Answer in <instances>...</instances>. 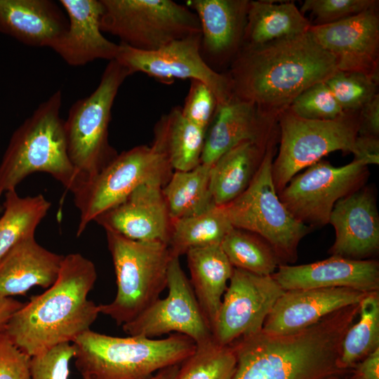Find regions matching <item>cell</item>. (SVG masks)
Listing matches in <instances>:
<instances>
[{
	"label": "cell",
	"mask_w": 379,
	"mask_h": 379,
	"mask_svg": "<svg viewBox=\"0 0 379 379\" xmlns=\"http://www.w3.org/2000/svg\"><path fill=\"white\" fill-rule=\"evenodd\" d=\"M64 256L40 245L34 234L24 237L0 260V297L25 295L34 286L48 288Z\"/></svg>",
	"instance_id": "obj_24"
},
{
	"label": "cell",
	"mask_w": 379,
	"mask_h": 379,
	"mask_svg": "<svg viewBox=\"0 0 379 379\" xmlns=\"http://www.w3.org/2000/svg\"><path fill=\"white\" fill-rule=\"evenodd\" d=\"M186 255L190 282L212 330L234 267L220 245L192 248Z\"/></svg>",
	"instance_id": "obj_27"
},
{
	"label": "cell",
	"mask_w": 379,
	"mask_h": 379,
	"mask_svg": "<svg viewBox=\"0 0 379 379\" xmlns=\"http://www.w3.org/2000/svg\"><path fill=\"white\" fill-rule=\"evenodd\" d=\"M288 109L299 117L311 120H332L347 112L342 109L325 82L305 90Z\"/></svg>",
	"instance_id": "obj_37"
},
{
	"label": "cell",
	"mask_w": 379,
	"mask_h": 379,
	"mask_svg": "<svg viewBox=\"0 0 379 379\" xmlns=\"http://www.w3.org/2000/svg\"><path fill=\"white\" fill-rule=\"evenodd\" d=\"M162 187L154 183L142 185L121 203L96 217L94 221L105 231L131 240L160 241L168 245L173 220Z\"/></svg>",
	"instance_id": "obj_18"
},
{
	"label": "cell",
	"mask_w": 379,
	"mask_h": 379,
	"mask_svg": "<svg viewBox=\"0 0 379 379\" xmlns=\"http://www.w3.org/2000/svg\"><path fill=\"white\" fill-rule=\"evenodd\" d=\"M377 8L340 21L312 25L310 32L337 62L338 71L359 72L379 81V15Z\"/></svg>",
	"instance_id": "obj_16"
},
{
	"label": "cell",
	"mask_w": 379,
	"mask_h": 379,
	"mask_svg": "<svg viewBox=\"0 0 379 379\" xmlns=\"http://www.w3.org/2000/svg\"><path fill=\"white\" fill-rule=\"evenodd\" d=\"M311 26L292 1H249L244 46L261 45L300 35Z\"/></svg>",
	"instance_id": "obj_29"
},
{
	"label": "cell",
	"mask_w": 379,
	"mask_h": 379,
	"mask_svg": "<svg viewBox=\"0 0 379 379\" xmlns=\"http://www.w3.org/2000/svg\"><path fill=\"white\" fill-rule=\"evenodd\" d=\"M277 135L269 142L248 188L224 207L234 227L259 235L272 246L281 264H288L296 261L298 245L311 227L291 213L276 190L272 166Z\"/></svg>",
	"instance_id": "obj_8"
},
{
	"label": "cell",
	"mask_w": 379,
	"mask_h": 379,
	"mask_svg": "<svg viewBox=\"0 0 379 379\" xmlns=\"http://www.w3.org/2000/svg\"><path fill=\"white\" fill-rule=\"evenodd\" d=\"M173 169L166 155L154 144L141 145L118 154L91 179L72 192L79 211L77 236L96 217L124 201L142 185L164 186Z\"/></svg>",
	"instance_id": "obj_9"
},
{
	"label": "cell",
	"mask_w": 379,
	"mask_h": 379,
	"mask_svg": "<svg viewBox=\"0 0 379 379\" xmlns=\"http://www.w3.org/2000/svg\"><path fill=\"white\" fill-rule=\"evenodd\" d=\"M74 347L67 343L31 357L30 379H68Z\"/></svg>",
	"instance_id": "obj_40"
},
{
	"label": "cell",
	"mask_w": 379,
	"mask_h": 379,
	"mask_svg": "<svg viewBox=\"0 0 379 379\" xmlns=\"http://www.w3.org/2000/svg\"><path fill=\"white\" fill-rule=\"evenodd\" d=\"M346 112H357L378 93V81L359 72L338 71L325 81Z\"/></svg>",
	"instance_id": "obj_36"
},
{
	"label": "cell",
	"mask_w": 379,
	"mask_h": 379,
	"mask_svg": "<svg viewBox=\"0 0 379 379\" xmlns=\"http://www.w3.org/2000/svg\"><path fill=\"white\" fill-rule=\"evenodd\" d=\"M72 343L74 366L82 379H149L156 371L180 364L197 348L192 339L178 333L154 339L112 336L91 329Z\"/></svg>",
	"instance_id": "obj_4"
},
{
	"label": "cell",
	"mask_w": 379,
	"mask_h": 379,
	"mask_svg": "<svg viewBox=\"0 0 379 379\" xmlns=\"http://www.w3.org/2000/svg\"><path fill=\"white\" fill-rule=\"evenodd\" d=\"M366 293L344 287L284 291L265 319L262 331L272 335L298 332L333 312L359 303Z\"/></svg>",
	"instance_id": "obj_20"
},
{
	"label": "cell",
	"mask_w": 379,
	"mask_h": 379,
	"mask_svg": "<svg viewBox=\"0 0 379 379\" xmlns=\"http://www.w3.org/2000/svg\"><path fill=\"white\" fill-rule=\"evenodd\" d=\"M59 4L67 13L68 27L53 51L73 67L116 58L119 44L107 39L100 28L104 10L101 0H60Z\"/></svg>",
	"instance_id": "obj_23"
},
{
	"label": "cell",
	"mask_w": 379,
	"mask_h": 379,
	"mask_svg": "<svg viewBox=\"0 0 379 379\" xmlns=\"http://www.w3.org/2000/svg\"><path fill=\"white\" fill-rule=\"evenodd\" d=\"M236 367L232 347L220 345L213 340L197 345L180 364L177 379H232Z\"/></svg>",
	"instance_id": "obj_35"
},
{
	"label": "cell",
	"mask_w": 379,
	"mask_h": 379,
	"mask_svg": "<svg viewBox=\"0 0 379 379\" xmlns=\"http://www.w3.org/2000/svg\"><path fill=\"white\" fill-rule=\"evenodd\" d=\"M280 145L272 170L277 193L302 169L335 151L353 154L358 135L359 111L332 120L298 117L288 108L277 119Z\"/></svg>",
	"instance_id": "obj_10"
},
{
	"label": "cell",
	"mask_w": 379,
	"mask_h": 379,
	"mask_svg": "<svg viewBox=\"0 0 379 379\" xmlns=\"http://www.w3.org/2000/svg\"><path fill=\"white\" fill-rule=\"evenodd\" d=\"M368 175V166L353 159L336 167L324 160L296 174L278 193L291 213L310 226L328 223L336 202L360 189Z\"/></svg>",
	"instance_id": "obj_12"
},
{
	"label": "cell",
	"mask_w": 379,
	"mask_h": 379,
	"mask_svg": "<svg viewBox=\"0 0 379 379\" xmlns=\"http://www.w3.org/2000/svg\"><path fill=\"white\" fill-rule=\"evenodd\" d=\"M359 303L342 308L298 332L260 331L234 341L237 367L232 379H321L349 372L339 366L343 337L358 314Z\"/></svg>",
	"instance_id": "obj_2"
},
{
	"label": "cell",
	"mask_w": 379,
	"mask_h": 379,
	"mask_svg": "<svg viewBox=\"0 0 379 379\" xmlns=\"http://www.w3.org/2000/svg\"><path fill=\"white\" fill-rule=\"evenodd\" d=\"M375 0H305L300 9L314 17L312 25L336 22L368 9L377 8Z\"/></svg>",
	"instance_id": "obj_38"
},
{
	"label": "cell",
	"mask_w": 379,
	"mask_h": 379,
	"mask_svg": "<svg viewBox=\"0 0 379 379\" xmlns=\"http://www.w3.org/2000/svg\"><path fill=\"white\" fill-rule=\"evenodd\" d=\"M102 32L140 51H154L173 41L200 34L196 14L171 0H101Z\"/></svg>",
	"instance_id": "obj_11"
},
{
	"label": "cell",
	"mask_w": 379,
	"mask_h": 379,
	"mask_svg": "<svg viewBox=\"0 0 379 379\" xmlns=\"http://www.w3.org/2000/svg\"><path fill=\"white\" fill-rule=\"evenodd\" d=\"M328 223L335 238L328 251L331 255L368 260L379 250V215L372 190L361 187L339 199Z\"/></svg>",
	"instance_id": "obj_19"
},
{
	"label": "cell",
	"mask_w": 379,
	"mask_h": 379,
	"mask_svg": "<svg viewBox=\"0 0 379 379\" xmlns=\"http://www.w3.org/2000/svg\"><path fill=\"white\" fill-rule=\"evenodd\" d=\"M233 227L224 206L213 205L198 214L173 220L171 253L179 258L192 248L220 245Z\"/></svg>",
	"instance_id": "obj_30"
},
{
	"label": "cell",
	"mask_w": 379,
	"mask_h": 379,
	"mask_svg": "<svg viewBox=\"0 0 379 379\" xmlns=\"http://www.w3.org/2000/svg\"><path fill=\"white\" fill-rule=\"evenodd\" d=\"M3 211V206H0V211Z\"/></svg>",
	"instance_id": "obj_48"
},
{
	"label": "cell",
	"mask_w": 379,
	"mask_h": 379,
	"mask_svg": "<svg viewBox=\"0 0 379 379\" xmlns=\"http://www.w3.org/2000/svg\"><path fill=\"white\" fill-rule=\"evenodd\" d=\"M284 291L350 288L364 293L379 291V262L335 255L299 265H280L272 275Z\"/></svg>",
	"instance_id": "obj_21"
},
{
	"label": "cell",
	"mask_w": 379,
	"mask_h": 379,
	"mask_svg": "<svg viewBox=\"0 0 379 379\" xmlns=\"http://www.w3.org/2000/svg\"><path fill=\"white\" fill-rule=\"evenodd\" d=\"M96 279L91 260L78 253L65 255L54 284L13 314L5 335L30 357L72 343L100 313L99 305L88 299Z\"/></svg>",
	"instance_id": "obj_3"
},
{
	"label": "cell",
	"mask_w": 379,
	"mask_h": 379,
	"mask_svg": "<svg viewBox=\"0 0 379 379\" xmlns=\"http://www.w3.org/2000/svg\"><path fill=\"white\" fill-rule=\"evenodd\" d=\"M354 159L367 166L379 163V138L357 135L354 142Z\"/></svg>",
	"instance_id": "obj_43"
},
{
	"label": "cell",
	"mask_w": 379,
	"mask_h": 379,
	"mask_svg": "<svg viewBox=\"0 0 379 379\" xmlns=\"http://www.w3.org/2000/svg\"><path fill=\"white\" fill-rule=\"evenodd\" d=\"M248 0H187L185 4L197 16L200 53L215 72L227 69L244 46Z\"/></svg>",
	"instance_id": "obj_17"
},
{
	"label": "cell",
	"mask_w": 379,
	"mask_h": 379,
	"mask_svg": "<svg viewBox=\"0 0 379 379\" xmlns=\"http://www.w3.org/2000/svg\"><path fill=\"white\" fill-rule=\"evenodd\" d=\"M268 143L240 142L212 164L209 187L215 205L222 206L230 204L248 188L260 167Z\"/></svg>",
	"instance_id": "obj_26"
},
{
	"label": "cell",
	"mask_w": 379,
	"mask_h": 379,
	"mask_svg": "<svg viewBox=\"0 0 379 379\" xmlns=\"http://www.w3.org/2000/svg\"><path fill=\"white\" fill-rule=\"evenodd\" d=\"M67 15L51 0H0V33L51 48L67 31Z\"/></svg>",
	"instance_id": "obj_25"
},
{
	"label": "cell",
	"mask_w": 379,
	"mask_h": 379,
	"mask_svg": "<svg viewBox=\"0 0 379 379\" xmlns=\"http://www.w3.org/2000/svg\"><path fill=\"white\" fill-rule=\"evenodd\" d=\"M359 320L346 331L340 347V368L347 372L379 348V291L359 302Z\"/></svg>",
	"instance_id": "obj_33"
},
{
	"label": "cell",
	"mask_w": 379,
	"mask_h": 379,
	"mask_svg": "<svg viewBox=\"0 0 379 379\" xmlns=\"http://www.w3.org/2000/svg\"><path fill=\"white\" fill-rule=\"evenodd\" d=\"M284 292L272 276H260L234 267L212 326L213 340L227 346L239 338L260 332Z\"/></svg>",
	"instance_id": "obj_15"
},
{
	"label": "cell",
	"mask_w": 379,
	"mask_h": 379,
	"mask_svg": "<svg viewBox=\"0 0 379 379\" xmlns=\"http://www.w3.org/2000/svg\"><path fill=\"white\" fill-rule=\"evenodd\" d=\"M31 357L0 334V379H30Z\"/></svg>",
	"instance_id": "obj_41"
},
{
	"label": "cell",
	"mask_w": 379,
	"mask_h": 379,
	"mask_svg": "<svg viewBox=\"0 0 379 379\" xmlns=\"http://www.w3.org/2000/svg\"><path fill=\"white\" fill-rule=\"evenodd\" d=\"M347 375H333L327 376L321 379H347Z\"/></svg>",
	"instance_id": "obj_47"
},
{
	"label": "cell",
	"mask_w": 379,
	"mask_h": 379,
	"mask_svg": "<svg viewBox=\"0 0 379 379\" xmlns=\"http://www.w3.org/2000/svg\"><path fill=\"white\" fill-rule=\"evenodd\" d=\"M220 246L234 268L260 276H272L281 265L265 239L244 230L233 227Z\"/></svg>",
	"instance_id": "obj_34"
},
{
	"label": "cell",
	"mask_w": 379,
	"mask_h": 379,
	"mask_svg": "<svg viewBox=\"0 0 379 379\" xmlns=\"http://www.w3.org/2000/svg\"><path fill=\"white\" fill-rule=\"evenodd\" d=\"M131 75L117 60L109 61L96 88L69 109L64 129L68 156L79 185L96 175L118 154L109 142L108 129L116 96Z\"/></svg>",
	"instance_id": "obj_7"
},
{
	"label": "cell",
	"mask_w": 379,
	"mask_h": 379,
	"mask_svg": "<svg viewBox=\"0 0 379 379\" xmlns=\"http://www.w3.org/2000/svg\"><path fill=\"white\" fill-rule=\"evenodd\" d=\"M338 71L335 57L309 30L261 45L244 46L224 73L233 96L278 118L302 92Z\"/></svg>",
	"instance_id": "obj_1"
},
{
	"label": "cell",
	"mask_w": 379,
	"mask_h": 379,
	"mask_svg": "<svg viewBox=\"0 0 379 379\" xmlns=\"http://www.w3.org/2000/svg\"><path fill=\"white\" fill-rule=\"evenodd\" d=\"M4 197L0 217V260L22 239L34 234L51 206L42 194L22 197L11 190Z\"/></svg>",
	"instance_id": "obj_32"
},
{
	"label": "cell",
	"mask_w": 379,
	"mask_h": 379,
	"mask_svg": "<svg viewBox=\"0 0 379 379\" xmlns=\"http://www.w3.org/2000/svg\"><path fill=\"white\" fill-rule=\"evenodd\" d=\"M61 106L58 90L13 133L0 163V200L34 173L50 174L71 192L79 185L68 156Z\"/></svg>",
	"instance_id": "obj_5"
},
{
	"label": "cell",
	"mask_w": 379,
	"mask_h": 379,
	"mask_svg": "<svg viewBox=\"0 0 379 379\" xmlns=\"http://www.w3.org/2000/svg\"><path fill=\"white\" fill-rule=\"evenodd\" d=\"M180 364L171 366L159 370L149 379H177Z\"/></svg>",
	"instance_id": "obj_46"
},
{
	"label": "cell",
	"mask_w": 379,
	"mask_h": 379,
	"mask_svg": "<svg viewBox=\"0 0 379 379\" xmlns=\"http://www.w3.org/2000/svg\"><path fill=\"white\" fill-rule=\"evenodd\" d=\"M23 305L24 303L13 298L0 297V334L4 333L11 317Z\"/></svg>",
	"instance_id": "obj_45"
},
{
	"label": "cell",
	"mask_w": 379,
	"mask_h": 379,
	"mask_svg": "<svg viewBox=\"0 0 379 379\" xmlns=\"http://www.w3.org/2000/svg\"><path fill=\"white\" fill-rule=\"evenodd\" d=\"M206 133L183 116L181 106H175L157 122L152 144L166 155L173 171H187L201 164Z\"/></svg>",
	"instance_id": "obj_28"
},
{
	"label": "cell",
	"mask_w": 379,
	"mask_h": 379,
	"mask_svg": "<svg viewBox=\"0 0 379 379\" xmlns=\"http://www.w3.org/2000/svg\"><path fill=\"white\" fill-rule=\"evenodd\" d=\"M358 135L378 137L379 94L359 110Z\"/></svg>",
	"instance_id": "obj_42"
},
{
	"label": "cell",
	"mask_w": 379,
	"mask_h": 379,
	"mask_svg": "<svg viewBox=\"0 0 379 379\" xmlns=\"http://www.w3.org/2000/svg\"><path fill=\"white\" fill-rule=\"evenodd\" d=\"M219 102L213 91L204 83L190 80V88L181 112L192 123L207 130L218 109Z\"/></svg>",
	"instance_id": "obj_39"
},
{
	"label": "cell",
	"mask_w": 379,
	"mask_h": 379,
	"mask_svg": "<svg viewBox=\"0 0 379 379\" xmlns=\"http://www.w3.org/2000/svg\"><path fill=\"white\" fill-rule=\"evenodd\" d=\"M211 166L200 164L187 171H174L162 187L172 220L201 213L213 205L210 192Z\"/></svg>",
	"instance_id": "obj_31"
},
{
	"label": "cell",
	"mask_w": 379,
	"mask_h": 379,
	"mask_svg": "<svg viewBox=\"0 0 379 379\" xmlns=\"http://www.w3.org/2000/svg\"><path fill=\"white\" fill-rule=\"evenodd\" d=\"M201 34L173 41L154 51H140L119 44L115 60L131 74L141 72L169 84L175 79L198 80L216 95L219 105L233 96L227 75L215 72L200 53Z\"/></svg>",
	"instance_id": "obj_13"
},
{
	"label": "cell",
	"mask_w": 379,
	"mask_h": 379,
	"mask_svg": "<svg viewBox=\"0 0 379 379\" xmlns=\"http://www.w3.org/2000/svg\"><path fill=\"white\" fill-rule=\"evenodd\" d=\"M106 235L117 292L111 302L99 305L100 312L122 326L159 298L173 256L166 243L131 240L110 231Z\"/></svg>",
	"instance_id": "obj_6"
},
{
	"label": "cell",
	"mask_w": 379,
	"mask_h": 379,
	"mask_svg": "<svg viewBox=\"0 0 379 379\" xmlns=\"http://www.w3.org/2000/svg\"><path fill=\"white\" fill-rule=\"evenodd\" d=\"M347 379H379V348L357 363L349 372Z\"/></svg>",
	"instance_id": "obj_44"
},
{
	"label": "cell",
	"mask_w": 379,
	"mask_h": 379,
	"mask_svg": "<svg viewBox=\"0 0 379 379\" xmlns=\"http://www.w3.org/2000/svg\"><path fill=\"white\" fill-rule=\"evenodd\" d=\"M277 119L232 96L218 105L206 130L201 163L212 166L222 154L244 141L267 144L278 133Z\"/></svg>",
	"instance_id": "obj_22"
},
{
	"label": "cell",
	"mask_w": 379,
	"mask_h": 379,
	"mask_svg": "<svg viewBox=\"0 0 379 379\" xmlns=\"http://www.w3.org/2000/svg\"><path fill=\"white\" fill-rule=\"evenodd\" d=\"M166 287L168 295L157 299L135 319L123 324L124 332L149 338L175 332L188 336L197 345L213 340L211 327L178 257L170 261Z\"/></svg>",
	"instance_id": "obj_14"
}]
</instances>
